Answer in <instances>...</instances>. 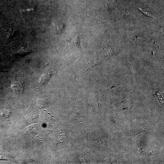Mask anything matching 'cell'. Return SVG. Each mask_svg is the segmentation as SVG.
<instances>
[{
  "label": "cell",
  "instance_id": "cell-1",
  "mask_svg": "<svg viewBox=\"0 0 164 164\" xmlns=\"http://www.w3.org/2000/svg\"><path fill=\"white\" fill-rule=\"evenodd\" d=\"M11 87L16 93L21 94L23 93L24 86L23 81L21 80L14 79L12 81Z\"/></svg>",
  "mask_w": 164,
  "mask_h": 164
},
{
  "label": "cell",
  "instance_id": "cell-2",
  "mask_svg": "<svg viewBox=\"0 0 164 164\" xmlns=\"http://www.w3.org/2000/svg\"><path fill=\"white\" fill-rule=\"evenodd\" d=\"M54 70H50L43 74L41 76L39 80V83L40 85H43L47 83L50 78L53 74V73L54 72V71H53Z\"/></svg>",
  "mask_w": 164,
  "mask_h": 164
},
{
  "label": "cell",
  "instance_id": "cell-3",
  "mask_svg": "<svg viewBox=\"0 0 164 164\" xmlns=\"http://www.w3.org/2000/svg\"><path fill=\"white\" fill-rule=\"evenodd\" d=\"M69 45L70 48L77 50H81L80 41L79 36H76L75 38L69 43Z\"/></svg>",
  "mask_w": 164,
  "mask_h": 164
},
{
  "label": "cell",
  "instance_id": "cell-4",
  "mask_svg": "<svg viewBox=\"0 0 164 164\" xmlns=\"http://www.w3.org/2000/svg\"><path fill=\"white\" fill-rule=\"evenodd\" d=\"M37 105L38 108L39 109H42L45 106L46 102L45 100L43 99H39L38 100Z\"/></svg>",
  "mask_w": 164,
  "mask_h": 164
},
{
  "label": "cell",
  "instance_id": "cell-5",
  "mask_svg": "<svg viewBox=\"0 0 164 164\" xmlns=\"http://www.w3.org/2000/svg\"><path fill=\"white\" fill-rule=\"evenodd\" d=\"M138 9H139L140 10V11H141L144 14H145V15H146L147 16L151 17H153V15H152V14H151V13L146 11H144V10L142 9L139 8H138Z\"/></svg>",
  "mask_w": 164,
  "mask_h": 164
}]
</instances>
